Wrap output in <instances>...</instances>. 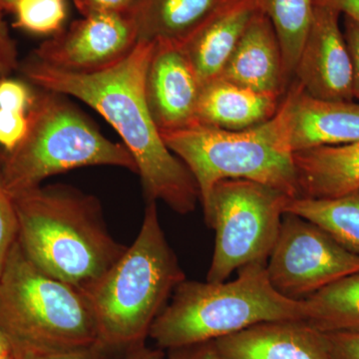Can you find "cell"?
<instances>
[{"label":"cell","mask_w":359,"mask_h":359,"mask_svg":"<svg viewBox=\"0 0 359 359\" xmlns=\"http://www.w3.org/2000/svg\"><path fill=\"white\" fill-rule=\"evenodd\" d=\"M154 41L139 40L124 60L100 72L74 73L28 57L20 70L40 88L70 95L97 111L117 131L136 162L147 202L195 211L199 189L186 165L167 147L146 102L145 76Z\"/></svg>","instance_id":"1"},{"label":"cell","mask_w":359,"mask_h":359,"mask_svg":"<svg viewBox=\"0 0 359 359\" xmlns=\"http://www.w3.org/2000/svg\"><path fill=\"white\" fill-rule=\"evenodd\" d=\"M18 242L51 278L83 292L126 252L111 235L96 197L73 187H37L11 196Z\"/></svg>","instance_id":"2"},{"label":"cell","mask_w":359,"mask_h":359,"mask_svg":"<svg viewBox=\"0 0 359 359\" xmlns=\"http://www.w3.org/2000/svg\"><path fill=\"white\" fill-rule=\"evenodd\" d=\"M185 280L161 226L157 203L147 202L133 244L83 290L100 341L115 349L146 342L153 323Z\"/></svg>","instance_id":"3"},{"label":"cell","mask_w":359,"mask_h":359,"mask_svg":"<svg viewBox=\"0 0 359 359\" xmlns=\"http://www.w3.org/2000/svg\"><path fill=\"white\" fill-rule=\"evenodd\" d=\"M306 320L304 299L280 294L269 282L266 264H254L238 269L233 280L180 283L148 339L166 351L214 341L259 323Z\"/></svg>","instance_id":"4"},{"label":"cell","mask_w":359,"mask_h":359,"mask_svg":"<svg viewBox=\"0 0 359 359\" xmlns=\"http://www.w3.org/2000/svg\"><path fill=\"white\" fill-rule=\"evenodd\" d=\"M27 119L22 141L8 152L0 149V177L11 196L78 168L116 166L138 174L126 146L103 136L63 94L35 93Z\"/></svg>","instance_id":"5"},{"label":"cell","mask_w":359,"mask_h":359,"mask_svg":"<svg viewBox=\"0 0 359 359\" xmlns=\"http://www.w3.org/2000/svg\"><path fill=\"white\" fill-rule=\"evenodd\" d=\"M0 330L11 348L67 351L100 341L84 292L40 271L18 240L0 273Z\"/></svg>","instance_id":"6"},{"label":"cell","mask_w":359,"mask_h":359,"mask_svg":"<svg viewBox=\"0 0 359 359\" xmlns=\"http://www.w3.org/2000/svg\"><path fill=\"white\" fill-rule=\"evenodd\" d=\"M168 148L193 175L204 203L223 180H249L273 187L290 198L301 197L294 153L290 150L282 117L242 131L191 125L161 132Z\"/></svg>","instance_id":"7"},{"label":"cell","mask_w":359,"mask_h":359,"mask_svg":"<svg viewBox=\"0 0 359 359\" xmlns=\"http://www.w3.org/2000/svg\"><path fill=\"white\" fill-rule=\"evenodd\" d=\"M290 199L249 180L217 183L202 204L205 224L216 233L207 282H226L245 266L266 264Z\"/></svg>","instance_id":"8"},{"label":"cell","mask_w":359,"mask_h":359,"mask_svg":"<svg viewBox=\"0 0 359 359\" xmlns=\"http://www.w3.org/2000/svg\"><path fill=\"white\" fill-rule=\"evenodd\" d=\"M266 268L269 282L280 294L302 301L340 278L358 273L359 255L308 219L285 212Z\"/></svg>","instance_id":"9"},{"label":"cell","mask_w":359,"mask_h":359,"mask_svg":"<svg viewBox=\"0 0 359 359\" xmlns=\"http://www.w3.org/2000/svg\"><path fill=\"white\" fill-rule=\"evenodd\" d=\"M138 41L131 14L92 13L40 44L32 56L58 69L88 74L121 62Z\"/></svg>","instance_id":"10"},{"label":"cell","mask_w":359,"mask_h":359,"mask_svg":"<svg viewBox=\"0 0 359 359\" xmlns=\"http://www.w3.org/2000/svg\"><path fill=\"white\" fill-rule=\"evenodd\" d=\"M339 18L334 9L314 6L292 80L316 98L353 101V62Z\"/></svg>","instance_id":"11"},{"label":"cell","mask_w":359,"mask_h":359,"mask_svg":"<svg viewBox=\"0 0 359 359\" xmlns=\"http://www.w3.org/2000/svg\"><path fill=\"white\" fill-rule=\"evenodd\" d=\"M202 88L181 44L154 41L146 71L145 97L160 133L196 124Z\"/></svg>","instance_id":"12"},{"label":"cell","mask_w":359,"mask_h":359,"mask_svg":"<svg viewBox=\"0 0 359 359\" xmlns=\"http://www.w3.org/2000/svg\"><path fill=\"white\" fill-rule=\"evenodd\" d=\"M278 113L292 153L359 142V103L316 98L295 80L283 97Z\"/></svg>","instance_id":"13"},{"label":"cell","mask_w":359,"mask_h":359,"mask_svg":"<svg viewBox=\"0 0 359 359\" xmlns=\"http://www.w3.org/2000/svg\"><path fill=\"white\" fill-rule=\"evenodd\" d=\"M215 344L222 359H335L327 334L306 320L259 323Z\"/></svg>","instance_id":"14"},{"label":"cell","mask_w":359,"mask_h":359,"mask_svg":"<svg viewBox=\"0 0 359 359\" xmlns=\"http://www.w3.org/2000/svg\"><path fill=\"white\" fill-rule=\"evenodd\" d=\"M219 77L259 93L283 97L290 86L282 47L266 14L257 11Z\"/></svg>","instance_id":"15"},{"label":"cell","mask_w":359,"mask_h":359,"mask_svg":"<svg viewBox=\"0 0 359 359\" xmlns=\"http://www.w3.org/2000/svg\"><path fill=\"white\" fill-rule=\"evenodd\" d=\"M257 11V0H226L180 43L202 85L221 75Z\"/></svg>","instance_id":"16"},{"label":"cell","mask_w":359,"mask_h":359,"mask_svg":"<svg viewBox=\"0 0 359 359\" xmlns=\"http://www.w3.org/2000/svg\"><path fill=\"white\" fill-rule=\"evenodd\" d=\"M282 99L218 77L203 85L196 123L229 131L254 128L276 114Z\"/></svg>","instance_id":"17"},{"label":"cell","mask_w":359,"mask_h":359,"mask_svg":"<svg viewBox=\"0 0 359 359\" xmlns=\"http://www.w3.org/2000/svg\"><path fill=\"white\" fill-rule=\"evenodd\" d=\"M301 197L323 199L359 190V142L294 153Z\"/></svg>","instance_id":"18"},{"label":"cell","mask_w":359,"mask_h":359,"mask_svg":"<svg viewBox=\"0 0 359 359\" xmlns=\"http://www.w3.org/2000/svg\"><path fill=\"white\" fill-rule=\"evenodd\" d=\"M226 0H138L139 40L182 43Z\"/></svg>","instance_id":"19"},{"label":"cell","mask_w":359,"mask_h":359,"mask_svg":"<svg viewBox=\"0 0 359 359\" xmlns=\"http://www.w3.org/2000/svg\"><path fill=\"white\" fill-rule=\"evenodd\" d=\"M285 212L308 219L342 247L359 255V190L323 199L294 198Z\"/></svg>","instance_id":"20"},{"label":"cell","mask_w":359,"mask_h":359,"mask_svg":"<svg viewBox=\"0 0 359 359\" xmlns=\"http://www.w3.org/2000/svg\"><path fill=\"white\" fill-rule=\"evenodd\" d=\"M304 301L306 321L320 332L359 330V273L340 278Z\"/></svg>","instance_id":"21"},{"label":"cell","mask_w":359,"mask_h":359,"mask_svg":"<svg viewBox=\"0 0 359 359\" xmlns=\"http://www.w3.org/2000/svg\"><path fill=\"white\" fill-rule=\"evenodd\" d=\"M257 4L275 28L290 83L313 21V0H257Z\"/></svg>","instance_id":"22"},{"label":"cell","mask_w":359,"mask_h":359,"mask_svg":"<svg viewBox=\"0 0 359 359\" xmlns=\"http://www.w3.org/2000/svg\"><path fill=\"white\" fill-rule=\"evenodd\" d=\"M15 27L35 34H56L67 18L66 0H20L14 8Z\"/></svg>","instance_id":"23"},{"label":"cell","mask_w":359,"mask_h":359,"mask_svg":"<svg viewBox=\"0 0 359 359\" xmlns=\"http://www.w3.org/2000/svg\"><path fill=\"white\" fill-rule=\"evenodd\" d=\"M14 359H113L120 349L112 348L98 341L92 346L67 351H39L11 348Z\"/></svg>","instance_id":"24"},{"label":"cell","mask_w":359,"mask_h":359,"mask_svg":"<svg viewBox=\"0 0 359 359\" xmlns=\"http://www.w3.org/2000/svg\"><path fill=\"white\" fill-rule=\"evenodd\" d=\"M18 235V221L13 198L7 193L0 177V273Z\"/></svg>","instance_id":"25"},{"label":"cell","mask_w":359,"mask_h":359,"mask_svg":"<svg viewBox=\"0 0 359 359\" xmlns=\"http://www.w3.org/2000/svg\"><path fill=\"white\" fill-rule=\"evenodd\" d=\"M34 97L35 93L23 82L7 77L0 79V109L27 114Z\"/></svg>","instance_id":"26"},{"label":"cell","mask_w":359,"mask_h":359,"mask_svg":"<svg viewBox=\"0 0 359 359\" xmlns=\"http://www.w3.org/2000/svg\"><path fill=\"white\" fill-rule=\"evenodd\" d=\"M28 128L26 113L0 109V146L2 150H13L25 138Z\"/></svg>","instance_id":"27"},{"label":"cell","mask_w":359,"mask_h":359,"mask_svg":"<svg viewBox=\"0 0 359 359\" xmlns=\"http://www.w3.org/2000/svg\"><path fill=\"white\" fill-rule=\"evenodd\" d=\"M82 15L98 13L133 14L138 0H72Z\"/></svg>","instance_id":"28"},{"label":"cell","mask_w":359,"mask_h":359,"mask_svg":"<svg viewBox=\"0 0 359 359\" xmlns=\"http://www.w3.org/2000/svg\"><path fill=\"white\" fill-rule=\"evenodd\" d=\"M2 13L0 11V79L8 77L20 65L15 42L11 36Z\"/></svg>","instance_id":"29"},{"label":"cell","mask_w":359,"mask_h":359,"mask_svg":"<svg viewBox=\"0 0 359 359\" xmlns=\"http://www.w3.org/2000/svg\"><path fill=\"white\" fill-rule=\"evenodd\" d=\"M335 359H359V330L327 334Z\"/></svg>","instance_id":"30"},{"label":"cell","mask_w":359,"mask_h":359,"mask_svg":"<svg viewBox=\"0 0 359 359\" xmlns=\"http://www.w3.org/2000/svg\"><path fill=\"white\" fill-rule=\"evenodd\" d=\"M344 39L353 62V94L359 101V25L344 16Z\"/></svg>","instance_id":"31"},{"label":"cell","mask_w":359,"mask_h":359,"mask_svg":"<svg viewBox=\"0 0 359 359\" xmlns=\"http://www.w3.org/2000/svg\"><path fill=\"white\" fill-rule=\"evenodd\" d=\"M165 359H222L214 341L200 342L166 351Z\"/></svg>","instance_id":"32"},{"label":"cell","mask_w":359,"mask_h":359,"mask_svg":"<svg viewBox=\"0 0 359 359\" xmlns=\"http://www.w3.org/2000/svg\"><path fill=\"white\" fill-rule=\"evenodd\" d=\"M166 351L158 347H150L146 342L120 349L113 359H165Z\"/></svg>","instance_id":"33"},{"label":"cell","mask_w":359,"mask_h":359,"mask_svg":"<svg viewBox=\"0 0 359 359\" xmlns=\"http://www.w3.org/2000/svg\"><path fill=\"white\" fill-rule=\"evenodd\" d=\"M313 6L334 9L359 25V0H313Z\"/></svg>","instance_id":"34"},{"label":"cell","mask_w":359,"mask_h":359,"mask_svg":"<svg viewBox=\"0 0 359 359\" xmlns=\"http://www.w3.org/2000/svg\"><path fill=\"white\" fill-rule=\"evenodd\" d=\"M11 351H13V349H11V342H9L4 332L0 330V358L11 355Z\"/></svg>","instance_id":"35"},{"label":"cell","mask_w":359,"mask_h":359,"mask_svg":"<svg viewBox=\"0 0 359 359\" xmlns=\"http://www.w3.org/2000/svg\"><path fill=\"white\" fill-rule=\"evenodd\" d=\"M20 0H0V11L4 13H13L16 4Z\"/></svg>","instance_id":"36"},{"label":"cell","mask_w":359,"mask_h":359,"mask_svg":"<svg viewBox=\"0 0 359 359\" xmlns=\"http://www.w3.org/2000/svg\"><path fill=\"white\" fill-rule=\"evenodd\" d=\"M0 359H14L13 356V353L11 354V355L6 356V358H0Z\"/></svg>","instance_id":"37"}]
</instances>
